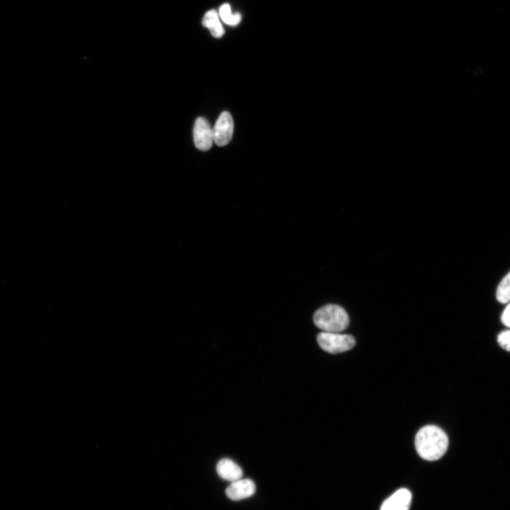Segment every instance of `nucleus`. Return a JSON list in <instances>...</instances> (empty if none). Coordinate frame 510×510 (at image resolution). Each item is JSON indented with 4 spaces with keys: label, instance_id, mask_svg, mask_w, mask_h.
I'll use <instances>...</instances> for the list:
<instances>
[{
    "label": "nucleus",
    "instance_id": "f257e3e1",
    "mask_svg": "<svg viewBox=\"0 0 510 510\" xmlns=\"http://www.w3.org/2000/svg\"><path fill=\"white\" fill-rule=\"evenodd\" d=\"M415 444L417 452L421 458L434 461L441 459L447 452L449 438L441 428L428 425L419 430Z\"/></svg>",
    "mask_w": 510,
    "mask_h": 510
},
{
    "label": "nucleus",
    "instance_id": "f03ea898",
    "mask_svg": "<svg viewBox=\"0 0 510 510\" xmlns=\"http://www.w3.org/2000/svg\"><path fill=\"white\" fill-rule=\"evenodd\" d=\"M315 325L327 332H338L344 330L349 324L346 311L337 305L329 304L318 309L313 316Z\"/></svg>",
    "mask_w": 510,
    "mask_h": 510
},
{
    "label": "nucleus",
    "instance_id": "7ed1b4c3",
    "mask_svg": "<svg viewBox=\"0 0 510 510\" xmlns=\"http://www.w3.org/2000/svg\"><path fill=\"white\" fill-rule=\"evenodd\" d=\"M318 343L325 352L336 354L352 349L356 344L354 337L342 335L338 332H321L318 337Z\"/></svg>",
    "mask_w": 510,
    "mask_h": 510
},
{
    "label": "nucleus",
    "instance_id": "20e7f679",
    "mask_svg": "<svg viewBox=\"0 0 510 510\" xmlns=\"http://www.w3.org/2000/svg\"><path fill=\"white\" fill-rule=\"evenodd\" d=\"M233 130L234 122L230 113L227 111L223 112L213 129L216 144L220 147L228 145L232 139Z\"/></svg>",
    "mask_w": 510,
    "mask_h": 510
},
{
    "label": "nucleus",
    "instance_id": "39448f33",
    "mask_svg": "<svg viewBox=\"0 0 510 510\" xmlns=\"http://www.w3.org/2000/svg\"><path fill=\"white\" fill-rule=\"evenodd\" d=\"M196 147L202 151L210 150L214 142L213 131L208 120L202 117L197 119L194 128Z\"/></svg>",
    "mask_w": 510,
    "mask_h": 510
},
{
    "label": "nucleus",
    "instance_id": "423d86ee",
    "mask_svg": "<svg viewBox=\"0 0 510 510\" xmlns=\"http://www.w3.org/2000/svg\"><path fill=\"white\" fill-rule=\"evenodd\" d=\"M411 502V492L401 488L382 502L380 510H409Z\"/></svg>",
    "mask_w": 510,
    "mask_h": 510
},
{
    "label": "nucleus",
    "instance_id": "0eeeda50",
    "mask_svg": "<svg viewBox=\"0 0 510 510\" xmlns=\"http://www.w3.org/2000/svg\"><path fill=\"white\" fill-rule=\"evenodd\" d=\"M225 492L230 499L237 501L252 496L256 492V486L251 480L241 478L232 482Z\"/></svg>",
    "mask_w": 510,
    "mask_h": 510
},
{
    "label": "nucleus",
    "instance_id": "6e6552de",
    "mask_svg": "<svg viewBox=\"0 0 510 510\" xmlns=\"http://www.w3.org/2000/svg\"><path fill=\"white\" fill-rule=\"evenodd\" d=\"M216 471L221 478L231 483L241 479L243 475L242 468L228 459L220 460L217 464Z\"/></svg>",
    "mask_w": 510,
    "mask_h": 510
},
{
    "label": "nucleus",
    "instance_id": "1a4fd4ad",
    "mask_svg": "<svg viewBox=\"0 0 510 510\" xmlns=\"http://www.w3.org/2000/svg\"><path fill=\"white\" fill-rule=\"evenodd\" d=\"M203 25L211 31L212 35L217 39L221 38L225 32L219 21L216 11H209L204 17Z\"/></svg>",
    "mask_w": 510,
    "mask_h": 510
},
{
    "label": "nucleus",
    "instance_id": "9d476101",
    "mask_svg": "<svg viewBox=\"0 0 510 510\" xmlns=\"http://www.w3.org/2000/svg\"><path fill=\"white\" fill-rule=\"evenodd\" d=\"M496 297L497 301L502 304H506L510 301V273L499 285Z\"/></svg>",
    "mask_w": 510,
    "mask_h": 510
},
{
    "label": "nucleus",
    "instance_id": "9b49d317",
    "mask_svg": "<svg viewBox=\"0 0 510 510\" xmlns=\"http://www.w3.org/2000/svg\"><path fill=\"white\" fill-rule=\"evenodd\" d=\"M219 12L222 20L228 25L236 26L241 21V15L239 13L232 15L231 8L228 4L223 5Z\"/></svg>",
    "mask_w": 510,
    "mask_h": 510
},
{
    "label": "nucleus",
    "instance_id": "f8f14e48",
    "mask_svg": "<svg viewBox=\"0 0 510 510\" xmlns=\"http://www.w3.org/2000/svg\"><path fill=\"white\" fill-rule=\"evenodd\" d=\"M497 341L501 347L510 352V330L500 333L498 335Z\"/></svg>",
    "mask_w": 510,
    "mask_h": 510
},
{
    "label": "nucleus",
    "instance_id": "ddd939ff",
    "mask_svg": "<svg viewBox=\"0 0 510 510\" xmlns=\"http://www.w3.org/2000/svg\"><path fill=\"white\" fill-rule=\"evenodd\" d=\"M501 321L502 323L508 328H510V304L504 311Z\"/></svg>",
    "mask_w": 510,
    "mask_h": 510
}]
</instances>
